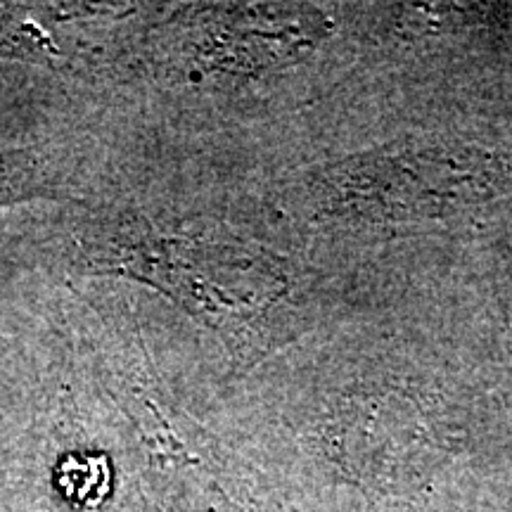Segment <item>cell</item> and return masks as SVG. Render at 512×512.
Returning <instances> with one entry per match:
<instances>
[{"label":"cell","mask_w":512,"mask_h":512,"mask_svg":"<svg viewBox=\"0 0 512 512\" xmlns=\"http://www.w3.org/2000/svg\"><path fill=\"white\" fill-rule=\"evenodd\" d=\"M79 261L157 287L190 316L233 330L283 297L285 283L247 249L166 235L138 214H95L76 233Z\"/></svg>","instance_id":"6da1fadb"},{"label":"cell","mask_w":512,"mask_h":512,"mask_svg":"<svg viewBox=\"0 0 512 512\" xmlns=\"http://www.w3.org/2000/svg\"><path fill=\"white\" fill-rule=\"evenodd\" d=\"M72 162L60 150H0V211L34 200H57L74 190Z\"/></svg>","instance_id":"7a4b0ae2"}]
</instances>
